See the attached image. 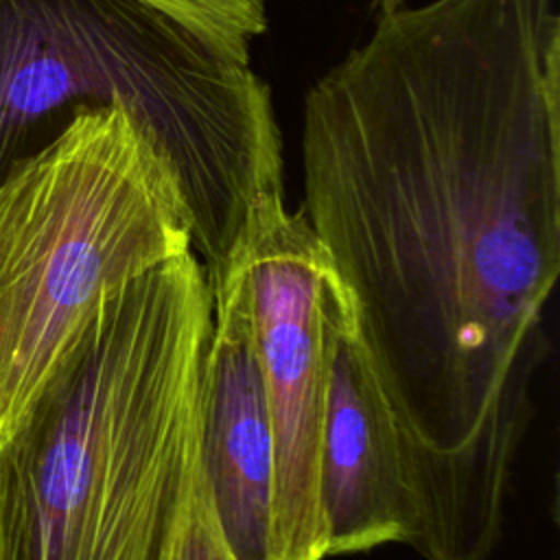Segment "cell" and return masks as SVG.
Masks as SVG:
<instances>
[{"label":"cell","mask_w":560,"mask_h":560,"mask_svg":"<svg viewBox=\"0 0 560 560\" xmlns=\"http://www.w3.org/2000/svg\"><path fill=\"white\" fill-rule=\"evenodd\" d=\"M186 249L177 177L122 105L77 114L0 182V440L90 311Z\"/></svg>","instance_id":"obj_4"},{"label":"cell","mask_w":560,"mask_h":560,"mask_svg":"<svg viewBox=\"0 0 560 560\" xmlns=\"http://www.w3.org/2000/svg\"><path fill=\"white\" fill-rule=\"evenodd\" d=\"M192 249L105 295L0 440V560H164L199 464Z\"/></svg>","instance_id":"obj_2"},{"label":"cell","mask_w":560,"mask_h":560,"mask_svg":"<svg viewBox=\"0 0 560 560\" xmlns=\"http://www.w3.org/2000/svg\"><path fill=\"white\" fill-rule=\"evenodd\" d=\"M400 4H405V0H370V7L378 13H387Z\"/></svg>","instance_id":"obj_10"},{"label":"cell","mask_w":560,"mask_h":560,"mask_svg":"<svg viewBox=\"0 0 560 560\" xmlns=\"http://www.w3.org/2000/svg\"><path fill=\"white\" fill-rule=\"evenodd\" d=\"M319 508L326 556L359 553L385 542H407L416 551L422 547L418 462L339 280L319 448Z\"/></svg>","instance_id":"obj_6"},{"label":"cell","mask_w":560,"mask_h":560,"mask_svg":"<svg viewBox=\"0 0 560 560\" xmlns=\"http://www.w3.org/2000/svg\"><path fill=\"white\" fill-rule=\"evenodd\" d=\"M199 462L232 560H273V438L238 256L208 282Z\"/></svg>","instance_id":"obj_7"},{"label":"cell","mask_w":560,"mask_h":560,"mask_svg":"<svg viewBox=\"0 0 560 560\" xmlns=\"http://www.w3.org/2000/svg\"><path fill=\"white\" fill-rule=\"evenodd\" d=\"M273 438V560H324L319 448L337 276L304 210L260 208L236 252Z\"/></svg>","instance_id":"obj_5"},{"label":"cell","mask_w":560,"mask_h":560,"mask_svg":"<svg viewBox=\"0 0 560 560\" xmlns=\"http://www.w3.org/2000/svg\"><path fill=\"white\" fill-rule=\"evenodd\" d=\"M302 171L372 328L429 348L514 328L560 271L558 0L378 13L304 96Z\"/></svg>","instance_id":"obj_1"},{"label":"cell","mask_w":560,"mask_h":560,"mask_svg":"<svg viewBox=\"0 0 560 560\" xmlns=\"http://www.w3.org/2000/svg\"><path fill=\"white\" fill-rule=\"evenodd\" d=\"M225 55L249 63L252 39L267 31L265 0H147Z\"/></svg>","instance_id":"obj_8"},{"label":"cell","mask_w":560,"mask_h":560,"mask_svg":"<svg viewBox=\"0 0 560 560\" xmlns=\"http://www.w3.org/2000/svg\"><path fill=\"white\" fill-rule=\"evenodd\" d=\"M164 560H232L210 503L201 462L197 464L182 518Z\"/></svg>","instance_id":"obj_9"},{"label":"cell","mask_w":560,"mask_h":560,"mask_svg":"<svg viewBox=\"0 0 560 560\" xmlns=\"http://www.w3.org/2000/svg\"><path fill=\"white\" fill-rule=\"evenodd\" d=\"M122 105L168 160L208 280L284 197L271 90L147 0H0V182L81 112Z\"/></svg>","instance_id":"obj_3"}]
</instances>
